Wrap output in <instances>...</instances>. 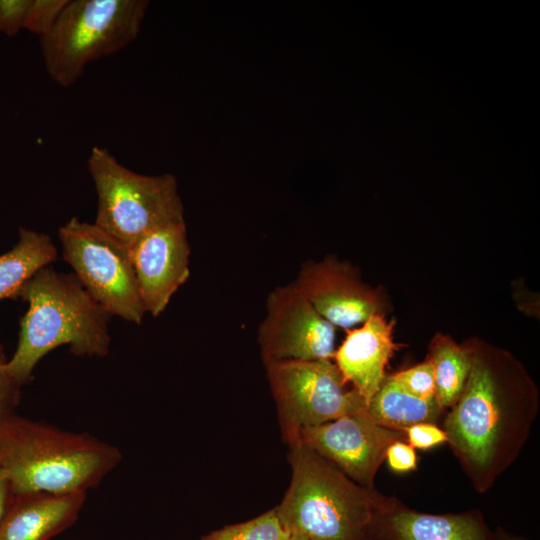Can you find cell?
I'll return each mask as SVG.
<instances>
[{"label":"cell","mask_w":540,"mask_h":540,"mask_svg":"<svg viewBox=\"0 0 540 540\" xmlns=\"http://www.w3.org/2000/svg\"><path fill=\"white\" fill-rule=\"evenodd\" d=\"M285 441L296 444L300 432L337 418L363 414L366 402L332 360H280L265 363Z\"/></svg>","instance_id":"ba28073f"},{"label":"cell","mask_w":540,"mask_h":540,"mask_svg":"<svg viewBox=\"0 0 540 540\" xmlns=\"http://www.w3.org/2000/svg\"><path fill=\"white\" fill-rule=\"evenodd\" d=\"M32 0H0V33L16 36L22 29Z\"/></svg>","instance_id":"603a6c76"},{"label":"cell","mask_w":540,"mask_h":540,"mask_svg":"<svg viewBox=\"0 0 540 540\" xmlns=\"http://www.w3.org/2000/svg\"><path fill=\"white\" fill-rule=\"evenodd\" d=\"M129 250L145 311L157 317L190 276L185 221L148 232Z\"/></svg>","instance_id":"7c38bea8"},{"label":"cell","mask_w":540,"mask_h":540,"mask_svg":"<svg viewBox=\"0 0 540 540\" xmlns=\"http://www.w3.org/2000/svg\"><path fill=\"white\" fill-rule=\"evenodd\" d=\"M289 447L291 482L274 508L284 531L310 540H376L392 505L305 445Z\"/></svg>","instance_id":"277c9868"},{"label":"cell","mask_w":540,"mask_h":540,"mask_svg":"<svg viewBox=\"0 0 540 540\" xmlns=\"http://www.w3.org/2000/svg\"><path fill=\"white\" fill-rule=\"evenodd\" d=\"M471 369L444 422L447 442L479 492L514 461L538 408L537 390L509 353L481 341L465 344Z\"/></svg>","instance_id":"6da1fadb"},{"label":"cell","mask_w":540,"mask_h":540,"mask_svg":"<svg viewBox=\"0 0 540 540\" xmlns=\"http://www.w3.org/2000/svg\"><path fill=\"white\" fill-rule=\"evenodd\" d=\"M258 340L265 363L280 360H332L335 326L322 317L294 283L268 296Z\"/></svg>","instance_id":"9c48e42d"},{"label":"cell","mask_w":540,"mask_h":540,"mask_svg":"<svg viewBox=\"0 0 540 540\" xmlns=\"http://www.w3.org/2000/svg\"><path fill=\"white\" fill-rule=\"evenodd\" d=\"M441 410L436 400L413 396L386 377L367 404L364 415L380 426L405 431L418 423H432Z\"/></svg>","instance_id":"e0dca14e"},{"label":"cell","mask_w":540,"mask_h":540,"mask_svg":"<svg viewBox=\"0 0 540 540\" xmlns=\"http://www.w3.org/2000/svg\"><path fill=\"white\" fill-rule=\"evenodd\" d=\"M114 445L17 413L0 427V466L13 493L87 492L121 462Z\"/></svg>","instance_id":"3957f363"},{"label":"cell","mask_w":540,"mask_h":540,"mask_svg":"<svg viewBox=\"0 0 540 540\" xmlns=\"http://www.w3.org/2000/svg\"><path fill=\"white\" fill-rule=\"evenodd\" d=\"M147 0H69L54 28L40 38L45 70L59 86L74 85L86 66L131 44Z\"/></svg>","instance_id":"5b68a950"},{"label":"cell","mask_w":540,"mask_h":540,"mask_svg":"<svg viewBox=\"0 0 540 540\" xmlns=\"http://www.w3.org/2000/svg\"><path fill=\"white\" fill-rule=\"evenodd\" d=\"M394 321L371 316L347 331L333 359L346 382L362 396L366 406L386 379V366L399 345L393 339Z\"/></svg>","instance_id":"4fadbf2b"},{"label":"cell","mask_w":540,"mask_h":540,"mask_svg":"<svg viewBox=\"0 0 540 540\" xmlns=\"http://www.w3.org/2000/svg\"><path fill=\"white\" fill-rule=\"evenodd\" d=\"M389 467L396 472H408L417 468V455L414 448L403 440L395 441L386 451Z\"/></svg>","instance_id":"d4e9b609"},{"label":"cell","mask_w":540,"mask_h":540,"mask_svg":"<svg viewBox=\"0 0 540 540\" xmlns=\"http://www.w3.org/2000/svg\"><path fill=\"white\" fill-rule=\"evenodd\" d=\"M62 257L112 317L140 325L146 314L129 248L94 222L72 217L58 229Z\"/></svg>","instance_id":"52a82bcc"},{"label":"cell","mask_w":540,"mask_h":540,"mask_svg":"<svg viewBox=\"0 0 540 540\" xmlns=\"http://www.w3.org/2000/svg\"><path fill=\"white\" fill-rule=\"evenodd\" d=\"M69 0H32L24 29L38 35H47L56 25Z\"/></svg>","instance_id":"44dd1931"},{"label":"cell","mask_w":540,"mask_h":540,"mask_svg":"<svg viewBox=\"0 0 540 540\" xmlns=\"http://www.w3.org/2000/svg\"><path fill=\"white\" fill-rule=\"evenodd\" d=\"M293 283L335 327L349 330L373 315H385L383 294L363 283L351 265L335 257L307 262Z\"/></svg>","instance_id":"8fae6325"},{"label":"cell","mask_w":540,"mask_h":540,"mask_svg":"<svg viewBox=\"0 0 540 540\" xmlns=\"http://www.w3.org/2000/svg\"><path fill=\"white\" fill-rule=\"evenodd\" d=\"M404 438V431L380 426L363 413L305 428L297 443L319 454L359 486L373 490L387 448Z\"/></svg>","instance_id":"30bf717a"},{"label":"cell","mask_w":540,"mask_h":540,"mask_svg":"<svg viewBox=\"0 0 540 540\" xmlns=\"http://www.w3.org/2000/svg\"><path fill=\"white\" fill-rule=\"evenodd\" d=\"M497 540H523V539L515 538V537H510V536H507V535L502 534V535H500V536L498 537Z\"/></svg>","instance_id":"83f0119b"},{"label":"cell","mask_w":540,"mask_h":540,"mask_svg":"<svg viewBox=\"0 0 540 540\" xmlns=\"http://www.w3.org/2000/svg\"><path fill=\"white\" fill-rule=\"evenodd\" d=\"M58 250L51 237L20 227L18 241L0 254V301L17 300L23 285L41 268L56 261Z\"/></svg>","instance_id":"2e32d148"},{"label":"cell","mask_w":540,"mask_h":540,"mask_svg":"<svg viewBox=\"0 0 540 540\" xmlns=\"http://www.w3.org/2000/svg\"><path fill=\"white\" fill-rule=\"evenodd\" d=\"M379 531L393 540H491L472 515H431L394 508L384 515Z\"/></svg>","instance_id":"9a60e30c"},{"label":"cell","mask_w":540,"mask_h":540,"mask_svg":"<svg viewBox=\"0 0 540 540\" xmlns=\"http://www.w3.org/2000/svg\"><path fill=\"white\" fill-rule=\"evenodd\" d=\"M13 494L10 482L0 466V522L9 506Z\"/></svg>","instance_id":"484cf974"},{"label":"cell","mask_w":540,"mask_h":540,"mask_svg":"<svg viewBox=\"0 0 540 540\" xmlns=\"http://www.w3.org/2000/svg\"><path fill=\"white\" fill-rule=\"evenodd\" d=\"M435 382V397L441 409L452 408L460 398L471 369V356L466 345L457 344L449 335L436 334L430 342L429 354Z\"/></svg>","instance_id":"ac0fdd59"},{"label":"cell","mask_w":540,"mask_h":540,"mask_svg":"<svg viewBox=\"0 0 540 540\" xmlns=\"http://www.w3.org/2000/svg\"><path fill=\"white\" fill-rule=\"evenodd\" d=\"M282 540H310V539L298 533L285 531V534Z\"/></svg>","instance_id":"4316f807"},{"label":"cell","mask_w":540,"mask_h":540,"mask_svg":"<svg viewBox=\"0 0 540 540\" xmlns=\"http://www.w3.org/2000/svg\"><path fill=\"white\" fill-rule=\"evenodd\" d=\"M8 359L5 348L0 343V427L16 414L21 401L22 385L9 372Z\"/></svg>","instance_id":"7402d4cb"},{"label":"cell","mask_w":540,"mask_h":540,"mask_svg":"<svg viewBox=\"0 0 540 540\" xmlns=\"http://www.w3.org/2000/svg\"><path fill=\"white\" fill-rule=\"evenodd\" d=\"M87 168L97 194L94 223L128 248L148 232L184 220L174 175L139 174L99 146L92 147Z\"/></svg>","instance_id":"8992f818"},{"label":"cell","mask_w":540,"mask_h":540,"mask_svg":"<svg viewBox=\"0 0 540 540\" xmlns=\"http://www.w3.org/2000/svg\"><path fill=\"white\" fill-rule=\"evenodd\" d=\"M17 300L28 308L19 321L17 345L7 368L22 386L57 347L69 346L77 357L108 355L111 316L73 273L43 267L23 285Z\"/></svg>","instance_id":"7a4b0ae2"},{"label":"cell","mask_w":540,"mask_h":540,"mask_svg":"<svg viewBox=\"0 0 540 540\" xmlns=\"http://www.w3.org/2000/svg\"><path fill=\"white\" fill-rule=\"evenodd\" d=\"M86 494L14 493L0 522V540H51L75 523Z\"/></svg>","instance_id":"5bb4252c"},{"label":"cell","mask_w":540,"mask_h":540,"mask_svg":"<svg viewBox=\"0 0 540 540\" xmlns=\"http://www.w3.org/2000/svg\"><path fill=\"white\" fill-rule=\"evenodd\" d=\"M405 432L409 445L417 449L426 450L447 442L444 430L433 423H418Z\"/></svg>","instance_id":"cb8c5ba5"},{"label":"cell","mask_w":540,"mask_h":540,"mask_svg":"<svg viewBox=\"0 0 540 540\" xmlns=\"http://www.w3.org/2000/svg\"><path fill=\"white\" fill-rule=\"evenodd\" d=\"M285 531L275 509L251 520L225 526L199 540H282Z\"/></svg>","instance_id":"d6986e66"},{"label":"cell","mask_w":540,"mask_h":540,"mask_svg":"<svg viewBox=\"0 0 540 540\" xmlns=\"http://www.w3.org/2000/svg\"><path fill=\"white\" fill-rule=\"evenodd\" d=\"M389 377L413 396L429 401L436 400L433 368L428 359Z\"/></svg>","instance_id":"ffe728a7"}]
</instances>
